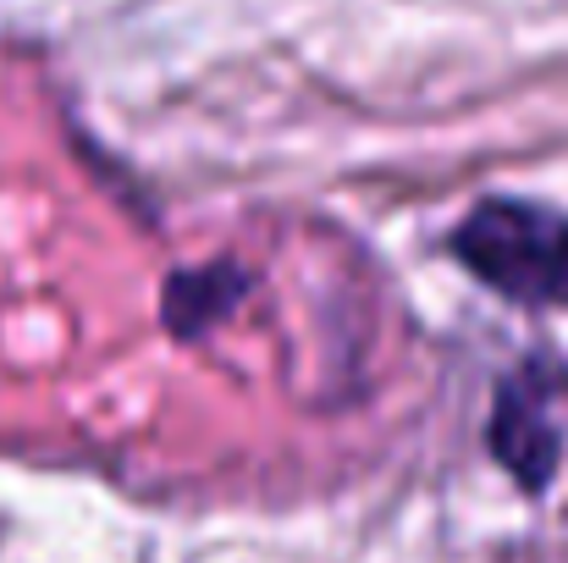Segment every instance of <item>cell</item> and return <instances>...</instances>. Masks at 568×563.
I'll return each instance as SVG.
<instances>
[{"instance_id":"6da1fadb","label":"cell","mask_w":568,"mask_h":563,"mask_svg":"<svg viewBox=\"0 0 568 563\" xmlns=\"http://www.w3.org/2000/svg\"><path fill=\"white\" fill-rule=\"evenodd\" d=\"M453 254L475 282L514 304L568 310V215L552 204L486 199L458 221Z\"/></svg>"},{"instance_id":"7a4b0ae2","label":"cell","mask_w":568,"mask_h":563,"mask_svg":"<svg viewBox=\"0 0 568 563\" xmlns=\"http://www.w3.org/2000/svg\"><path fill=\"white\" fill-rule=\"evenodd\" d=\"M558 392L564 375L547 360L525 365L503 381L497 409H491V453L525 481V486H547L558 459H564V431H558Z\"/></svg>"}]
</instances>
